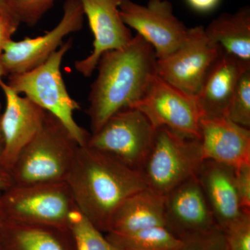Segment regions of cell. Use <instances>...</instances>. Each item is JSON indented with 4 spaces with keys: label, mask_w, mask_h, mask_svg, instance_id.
Segmentation results:
<instances>
[{
    "label": "cell",
    "mask_w": 250,
    "mask_h": 250,
    "mask_svg": "<svg viewBox=\"0 0 250 250\" xmlns=\"http://www.w3.org/2000/svg\"><path fill=\"white\" fill-rule=\"evenodd\" d=\"M1 104H0V115H1Z\"/></svg>",
    "instance_id": "836d02e7"
},
{
    "label": "cell",
    "mask_w": 250,
    "mask_h": 250,
    "mask_svg": "<svg viewBox=\"0 0 250 250\" xmlns=\"http://www.w3.org/2000/svg\"><path fill=\"white\" fill-rule=\"evenodd\" d=\"M68 228L73 236L76 250H120L90 223L77 207L70 213Z\"/></svg>",
    "instance_id": "7402d4cb"
},
{
    "label": "cell",
    "mask_w": 250,
    "mask_h": 250,
    "mask_svg": "<svg viewBox=\"0 0 250 250\" xmlns=\"http://www.w3.org/2000/svg\"><path fill=\"white\" fill-rule=\"evenodd\" d=\"M180 250H229L225 233L219 227L179 238Z\"/></svg>",
    "instance_id": "d4e9b609"
},
{
    "label": "cell",
    "mask_w": 250,
    "mask_h": 250,
    "mask_svg": "<svg viewBox=\"0 0 250 250\" xmlns=\"http://www.w3.org/2000/svg\"><path fill=\"white\" fill-rule=\"evenodd\" d=\"M0 87L6 100L4 111L0 115L4 143L1 161L11 172L22 149L42 128L47 111L21 96L3 81L0 82Z\"/></svg>",
    "instance_id": "4fadbf2b"
},
{
    "label": "cell",
    "mask_w": 250,
    "mask_h": 250,
    "mask_svg": "<svg viewBox=\"0 0 250 250\" xmlns=\"http://www.w3.org/2000/svg\"><path fill=\"white\" fill-rule=\"evenodd\" d=\"M156 60L152 46L138 34L123 48L100 57L86 110L90 134L97 132L115 113L134 107L143 98L156 74Z\"/></svg>",
    "instance_id": "6da1fadb"
},
{
    "label": "cell",
    "mask_w": 250,
    "mask_h": 250,
    "mask_svg": "<svg viewBox=\"0 0 250 250\" xmlns=\"http://www.w3.org/2000/svg\"><path fill=\"white\" fill-rule=\"evenodd\" d=\"M20 24L19 20L11 11H0V54L5 45L13 40Z\"/></svg>",
    "instance_id": "83f0119b"
},
{
    "label": "cell",
    "mask_w": 250,
    "mask_h": 250,
    "mask_svg": "<svg viewBox=\"0 0 250 250\" xmlns=\"http://www.w3.org/2000/svg\"><path fill=\"white\" fill-rule=\"evenodd\" d=\"M0 202L6 219L65 229L76 207L66 182L14 184L0 195Z\"/></svg>",
    "instance_id": "8992f818"
},
{
    "label": "cell",
    "mask_w": 250,
    "mask_h": 250,
    "mask_svg": "<svg viewBox=\"0 0 250 250\" xmlns=\"http://www.w3.org/2000/svg\"><path fill=\"white\" fill-rule=\"evenodd\" d=\"M59 0H9L11 12L21 23L36 25Z\"/></svg>",
    "instance_id": "cb8c5ba5"
},
{
    "label": "cell",
    "mask_w": 250,
    "mask_h": 250,
    "mask_svg": "<svg viewBox=\"0 0 250 250\" xmlns=\"http://www.w3.org/2000/svg\"><path fill=\"white\" fill-rule=\"evenodd\" d=\"M206 34L225 52L250 63V8L223 13L205 27Z\"/></svg>",
    "instance_id": "ffe728a7"
},
{
    "label": "cell",
    "mask_w": 250,
    "mask_h": 250,
    "mask_svg": "<svg viewBox=\"0 0 250 250\" xmlns=\"http://www.w3.org/2000/svg\"><path fill=\"white\" fill-rule=\"evenodd\" d=\"M156 129L136 108L121 110L108 118L87 146L141 172L155 139Z\"/></svg>",
    "instance_id": "52a82bcc"
},
{
    "label": "cell",
    "mask_w": 250,
    "mask_h": 250,
    "mask_svg": "<svg viewBox=\"0 0 250 250\" xmlns=\"http://www.w3.org/2000/svg\"><path fill=\"white\" fill-rule=\"evenodd\" d=\"M4 76H5L4 69H3L2 66H1V63H0V82L3 81L2 77Z\"/></svg>",
    "instance_id": "d6a6232c"
},
{
    "label": "cell",
    "mask_w": 250,
    "mask_h": 250,
    "mask_svg": "<svg viewBox=\"0 0 250 250\" xmlns=\"http://www.w3.org/2000/svg\"><path fill=\"white\" fill-rule=\"evenodd\" d=\"M80 1L93 35V49L85 58L75 62V68L83 77H89L104 54L123 48L133 36L120 14L123 0Z\"/></svg>",
    "instance_id": "7c38bea8"
},
{
    "label": "cell",
    "mask_w": 250,
    "mask_h": 250,
    "mask_svg": "<svg viewBox=\"0 0 250 250\" xmlns=\"http://www.w3.org/2000/svg\"><path fill=\"white\" fill-rule=\"evenodd\" d=\"M203 161L200 140L160 127L141 173L147 188L166 195L197 175Z\"/></svg>",
    "instance_id": "5b68a950"
},
{
    "label": "cell",
    "mask_w": 250,
    "mask_h": 250,
    "mask_svg": "<svg viewBox=\"0 0 250 250\" xmlns=\"http://www.w3.org/2000/svg\"><path fill=\"white\" fill-rule=\"evenodd\" d=\"M80 146L63 125L47 112L42 128L11 169L15 185L65 182Z\"/></svg>",
    "instance_id": "3957f363"
},
{
    "label": "cell",
    "mask_w": 250,
    "mask_h": 250,
    "mask_svg": "<svg viewBox=\"0 0 250 250\" xmlns=\"http://www.w3.org/2000/svg\"><path fill=\"white\" fill-rule=\"evenodd\" d=\"M223 231L229 250H250V213L242 212Z\"/></svg>",
    "instance_id": "484cf974"
},
{
    "label": "cell",
    "mask_w": 250,
    "mask_h": 250,
    "mask_svg": "<svg viewBox=\"0 0 250 250\" xmlns=\"http://www.w3.org/2000/svg\"><path fill=\"white\" fill-rule=\"evenodd\" d=\"M84 13L80 0H65L58 24L44 35L11 40L0 54L5 75L29 71L45 62L62 45L63 39L83 27Z\"/></svg>",
    "instance_id": "30bf717a"
},
{
    "label": "cell",
    "mask_w": 250,
    "mask_h": 250,
    "mask_svg": "<svg viewBox=\"0 0 250 250\" xmlns=\"http://www.w3.org/2000/svg\"><path fill=\"white\" fill-rule=\"evenodd\" d=\"M231 121L250 128V69L240 77L229 105L228 115Z\"/></svg>",
    "instance_id": "603a6c76"
},
{
    "label": "cell",
    "mask_w": 250,
    "mask_h": 250,
    "mask_svg": "<svg viewBox=\"0 0 250 250\" xmlns=\"http://www.w3.org/2000/svg\"><path fill=\"white\" fill-rule=\"evenodd\" d=\"M3 138L0 129V195L14 185L11 172L4 167L1 161L3 151Z\"/></svg>",
    "instance_id": "f1b7e54d"
},
{
    "label": "cell",
    "mask_w": 250,
    "mask_h": 250,
    "mask_svg": "<svg viewBox=\"0 0 250 250\" xmlns=\"http://www.w3.org/2000/svg\"><path fill=\"white\" fill-rule=\"evenodd\" d=\"M65 182L77 208L103 233L127 197L147 188L140 171L87 145L79 147Z\"/></svg>",
    "instance_id": "7a4b0ae2"
},
{
    "label": "cell",
    "mask_w": 250,
    "mask_h": 250,
    "mask_svg": "<svg viewBox=\"0 0 250 250\" xmlns=\"http://www.w3.org/2000/svg\"><path fill=\"white\" fill-rule=\"evenodd\" d=\"M190 7L198 12L207 13L218 6L220 0H187Z\"/></svg>",
    "instance_id": "f546056e"
},
{
    "label": "cell",
    "mask_w": 250,
    "mask_h": 250,
    "mask_svg": "<svg viewBox=\"0 0 250 250\" xmlns=\"http://www.w3.org/2000/svg\"><path fill=\"white\" fill-rule=\"evenodd\" d=\"M165 198V195L149 188L130 195L112 217L108 233L125 234L153 227H166Z\"/></svg>",
    "instance_id": "d6986e66"
},
{
    "label": "cell",
    "mask_w": 250,
    "mask_h": 250,
    "mask_svg": "<svg viewBox=\"0 0 250 250\" xmlns=\"http://www.w3.org/2000/svg\"><path fill=\"white\" fill-rule=\"evenodd\" d=\"M9 1V0H0V11H11Z\"/></svg>",
    "instance_id": "1f68e13d"
},
{
    "label": "cell",
    "mask_w": 250,
    "mask_h": 250,
    "mask_svg": "<svg viewBox=\"0 0 250 250\" xmlns=\"http://www.w3.org/2000/svg\"><path fill=\"white\" fill-rule=\"evenodd\" d=\"M248 69L250 62H243L222 49L195 96L202 118L227 116L237 83Z\"/></svg>",
    "instance_id": "2e32d148"
},
{
    "label": "cell",
    "mask_w": 250,
    "mask_h": 250,
    "mask_svg": "<svg viewBox=\"0 0 250 250\" xmlns=\"http://www.w3.org/2000/svg\"><path fill=\"white\" fill-rule=\"evenodd\" d=\"M132 108L142 112L156 129L168 128L187 137L201 140L202 114L196 98L166 82L157 74Z\"/></svg>",
    "instance_id": "ba28073f"
},
{
    "label": "cell",
    "mask_w": 250,
    "mask_h": 250,
    "mask_svg": "<svg viewBox=\"0 0 250 250\" xmlns=\"http://www.w3.org/2000/svg\"><path fill=\"white\" fill-rule=\"evenodd\" d=\"M235 185L242 211L250 213V164L234 168Z\"/></svg>",
    "instance_id": "4316f807"
},
{
    "label": "cell",
    "mask_w": 250,
    "mask_h": 250,
    "mask_svg": "<svg viewBox=\"0 0 250 250\" xmlns=\"http://www.w3.org/2000/svg\"><path fill=\"white\" fill-rule=\"evenodd\" d=\"M6 219L4 210H3L2 207H1V202H0V234H1V229H2L3 225H4Z\"/></svg>",
    "instance_id": "4dcf8cb0"
},
{
    "label": "cell",
    "mask_w": 250,
    "mask_h": 250,
    "mask_svg": "<svg viewBox=\"0 0 250 250\" xmlns=\"http://www.w3.org/2000/svg\"><path fill=\"white\" fill-rule=\"evenodd\" d=\"M120 14L128 27L152 46L157 59L166 58L178 48L188 31L167 0H149L147 5L123 0Z\"/></svg>",
    "instance_id": "8fae6325"
},
{
    "label": "cell",
    "mask_w": 250,
    "mask_h": 250,
    "mask_svg": "<svg viewBox=\"0 0 250 250\" xmlns=\"http://www.w3.org/2000/svg\"><path fill=\"white\" fill-rule=\"evenodd\" d=\"M222 48L207 36L203 26L188 28L178 48L157 59L156 74L186 93L195 97Z\"/></svg>",
    "instance_id": "9c48e42d"
},
{
    "label": "cell",
    "mask_w": 250,
    "mask_h": 250,
    "mask_svg": "<svg viewBox=\"0 0 250 250\" xmlns=\"http://www.w3.org/2000/svg\"><path fill=\"white\" fill-rule=\"evenodd\" d=\"M196 176L215 223L224 231L243 212L235 185L234 167L204 160Z\"/></svg>",
    "instance_id": "e0dca14e"
},
{
    "label": "cell",
    "mask_w": 250,
    "mask_h": 250,
    "mask_svg": "<svg viewBox=\"0 0 250 250\" xmlns=\"http://www.w3.org/2000/svg\"><path fill=\"white\" fill-rule=\"evenodd\" d=\"M0 250H76L68 229L21 223L6 219Z\"/></svg>",
    "instance_id": "ac0fdd59"
},
{
    "label": "cell",
    "mask_w": 250,
    "mask_h": 250,
    "mask_svg": "<svg viewBox=\"0 0 250 250\" xmlns=\"http://www.w3.org/2000/svg\"><path fill=\"white\" fill-rule=\"evenodd\" d=\"M72 45L71 39L63 42L39 66L24 73L10 75L7 84L57 118L77 143L84 146L90 133L77 124L74 118V113L81 106L67 91L61 72L62 60Z\"/></svg>",
    "instance_id": "277c9868"
},
{
    "label": "cell",
    "mask_w": 250,
    "mask_h": 250,
    "mask_svg": "<svg viewBox=\"0 0 250 250\" xmlns=\"http://www.w3.org/2000/svg\"><path fill=\"white\" fill-rule=\"evenodd\" d=\"M202 154L210 160L236 167L250 164V130L227 116L204 117L200 121Z\"/></svg>",
    "instance_id": "9a60e30c"
},
{
    "label": "cell",
    "mask_w": 250,
    "mask_h": 250,
    "mask_svg": "<svg viewBox=\"0 0 250 250\" xmlns=\"http://www.w3.org/2000/svg\"><path fill=\"white\" fill-rule=\"evenodd\" d=\"M106 237L120 250H180L182 246L181 240L164 226L125 234L107 233Z\"/></svg>",
    "instance_id": "44dd1931"
},
{
    "label": "cell",
    "mask_w": 250,
    "mask_h": 250,
    "mask_svg": "<svg viewBox=\"0 0 250 250\" xmlns=\"http://www.w3.org/2000/svg\"><path fill=\"white\" fill-rule=\"evenodd\" d=\"M166 228L180 238L218 227L197 176L165 195Z\"/></svg>",
    "instance_id": "5bb4252c"
}]
</instances>
